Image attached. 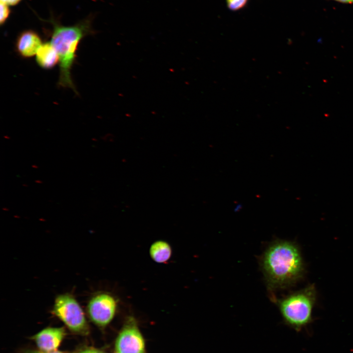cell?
Returning a JSON list of instances; mask_svg holds the SVG:
<instances>
[{
    "instance_id": "6da1fadb",
    "label": "cell",
    "mask_w": 353,
    "mask_h": 353,
    "mask_svg": "<svg viewBox=\"0 0 353 353\" xmlns=\"http://www.w3.org/2000/svg\"><path fill=\"white\" fill-rule=\"evenodd\" d=\"M260 265L271 300L275 292L294 286L306 274V267L298 245L276 240L270 244L260 259Z\"/></svg>"
},
{
    "instance_id": "7a4b0ae2",
    "label": "cell",
    "mask_w": 353,
    "mask_h": 353,
    "mask_svg": "<svg viewBox=\"0 0 353 353\" xmlns=\"http://www.w3.org/2000/svg\"><path fill=\"white\" fill-rule=\"evenodd\" d=\"M53 30L50 42L59 57V86L72 89L77 93L72 77L71 71L76 52L81 40L93 31L91 19L85 20L71 26H64L52 19Z\"/></svg>"
},
{
    "instance_id": "3957f363",
    "label": "cell",
    "mask_w": 353,
    "mask_h": 353,
    "mask_svg": "<svg viewBox=\"0 0 353 353\" xmlns=\"http://www.w3.org/2000/svg\"><path fill=\"white\" fill-rule=\"evenodd\" d=\"M317 301V291L314 284L276 300L285 324L297 331L313 321V310Z\"/></svg>"
},
{
    "instance_id": "277c9868",
    "label": "cell",
    "mask_w": 353,
    "mask_h": 353,
    "mask_svg": "<svg viewBox=\"0 0 353 353\" xmlns=\"http://www.w3.org/2000/svg\"><path fill=\"white\" fill-rule=\"evenodd\" d=\"M52 312L70 330L79 333H85L88 330L84 313L72 295L64 293L57 295Z\"/></svg>"
},
{
    "instance_id": "5b68a950",
    "label": "cell",
    "mask_w": 353,
    "mask_h": 353,
    "mask_svg": "<svg viewBox=\"0 0 353 353\" xmlns=\"http://www.w3.org/2000/svg\"><path fill=\"white\" fill-rule=\"evenodd\" d=\"M118 303V299L111 293L99 292L88 301L87 305L88 315L94 324L100 327H104L113 320Z\"/></svg>"
},
{
    "instance_id": "8992f818",
    "label": "cell",
    "mask_w": 353,
    "mask_h": 353,
    "mask_svg": "<svg viewBox=\"0 0 353 353\" xmlns=\"http://www.w3.org/2000/svg\"><path fill=\"white\" fill-rule=\"evenodd\" d=\"M117 353H145V342L135 319L128 318L115 342Z\"/></svg>"
},
{
    "instance_id": "52a82bcc",
    "label": "cell",
    "mask_w": 353,
    "mask_h": 353,
    "mask_svg": "<svg viewBox=\"0 0 353 353\" xmlns=\"http://www.w3.org/2000/svg\"><path fill=\"white\" fill-rule=\"evenodd\" d=\"M65 335L63 328H47L33 337L38 349L44 352L56 350Z\"/></svg>"
},
{
    "instance_id": "ba28073f",
    "label": "cell",
    "mask_w": 353,
    "mask_h": 353,
    "mask_svg": "<svg viewBox=\"0 0 353 353\" xmlns=\"http://www.w3.org/2000/svg\"><path fill=\"white\" fill-rule=\"evenodd\" d=\"M42 40L35 31L28 29L22 31L16 42V49L23 57L29 58L36 54L42 45Z\"/></svg>"
},
{
    "instance_id": "9c48e42d",
    "label": "cell",
    "mask_w": 353,
    "mask_h": 353,
    "mask_svg": "<svg viewBox=\"0 0 353 353\" xmlns=\"http://www.w3.org/2000/svg\"><path fill=\"white\" fill-rule=\"evenodd\" d=\"M36 61L44 69H50L59 63V57L50 42L42 44L36 54Z\"/></svg>"
},
{
    "instance_id": "30bf717a",
    "label": "cell",
    "mask_w": 353,
    "mask_h": 353,
    "mask_svg": "<svg viewBox=\"0 0 353 353\" xmlns=\"http://www.w3.org/2000/svg\"><path fill=\"white\" fill-rule=\"evenodd\" d=\"M172 248L170 244L163 240L153 242L149 248V255L151 259L157 263H166L172 255Z\"/></svg>"
},
{
    "instance_id": "8fae6325",
    "label": "cell",
    "mask_w": 353,
    "mask_h": 353,
    "mask_svg": "<svg viewBox=\"0 0 353 353\" xmlns=\"http://www.w3.org/2000/svg\"><path fill=\"white\" fill-rule=\"evenodd\" d=\"M248 0H227V7L232 11H237L243 8Z\"/></svg>"
},
{
    "instance_id": "7c38bea8",
    "label": "cell",
    "mask_w": 353,
    "mask_h": 353,
    "mask_svg": "<svg viewBox=\"0 0 353 353\" xmlns=\"http://www.w3.org/2000/svg\"><path fill=\"white\" fill-rule=\"evenodd\" d=\"M10 13L9 6L0 1V24H4L7 21Z\"/></svg>"
},
{
    "instance_id": "4fadbf2b",
    "label": "cell",
    "mask_w": 353,
    "mask_h": 353,
    "mask_svg": "<svg viewBox=\"0 0 353 353\" xmlns=\"http://www.w3.org/2000/svg\"><path fill=\"white\" fill-rule=\"evenodd\" d=\"M25 353H68L67 352H62L58 350H55L50 352H44L40 350H28L26 351Z\"/></svg>"
},
{
    "instance_id": "5bb4252c",
    "label": "cell",
    "mask_w": 353,
    "mask_h": 353,
    "mask_svg": "<svg viewBox=\"0 0 353 353\" xmlns=\"http://www.w3.org/2000/svg\"><path fill=\"white\" fill-rule=\"evenodd\" d=\"M78 353H104L102 351L96 349H86L80 351Z\"/></svg>"
},
{
    "instance_id": "9a60e30c",
    "label": "cell",
    "mask_w": 353,
    "mask_h": 353,
    "mask_svg": "<svg viewBox=\"0 0 353 353\" xmlns=\"http://www.w3.org/2000/svg\"><path fill=\"white\" fill-rule=\"evenodd\" d=\"M22 0H0V1L8 6H13L18 4Z\"/></svg>"
},
{
    "instance_id": "2e32d148",
    "label": "cell",
    "mask_w": 353,
    "mask_h": 353,
    "mask_svg": "<svg viewBox=\"0 0 353 353\" xmlns=\"http://www.w3.org/2000/svg\"><path fill=\"white\" fill-rule=\"evenodd\" d=\"M343 3H353V0H334Z\"/></svg>"
}]
</instances>
